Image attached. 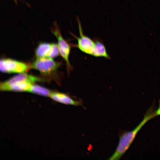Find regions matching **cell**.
Here are the masks:
<instances>
[{"label":"cell","mask_w":160,"mask_h":160,"mask_svg":"<svg viewBox=\"0 0 160 160\" xmlns=\"http://www.w3.org/2000/svg\"><path fill=\"white\" fill-rule=\"evenodd\" d=\"M60 54L59 47L57 44H51V48L47 57L52 58L58 56Z\"/></svg>","instance_id":"obj_11"},{"label":"cell","mask_w":160,"mask_h":160,"mask_svg":"<svg viewBox=\"0 0 160 160\" xmlns=\"http://www.w3.org/2000/svg\"><path fill=\"white\" fill-rule=\"evenodd\" d=\"M77 21L79 33V36L77 39L78 47L84 53L92 55L95 41L84 34L80 21L78 19Z\"/></svg>","instance_id":"obj_6"},{"label":"cell","mask_w":160,"mask_h":160,"mask_svg":"<svg viewBox=\"0 0 160 160\" xmlns=\"http://www.w3.org/2000/svg\"><path fill=\"white\" fill-rule=\"evenodd\" d=\"M49 97L55 101L65 105L75 106L83 105L81 100L73 99L68 95L62 92H52Z\"/></svg>","instance_id":"obj_7"},{"label":"cell","mask_w":160,"mask_h":160,"mask_svg":"<svg viewBox=\"0 0 160 160\" xmlns=\"http://www.w3.org/2000/svg\"><path fill=\"white\" fill-rule=\"evenodd\" d=\"M52 91L44 87L37 84H33L28 92L42 96L49 97Z\"/></svg>","instance_id":"obj_10"},{"label":"cell","mask_w":160,"mask_h":160,"mask_svg":"<svg viewBox=\"0 0 160 160\" xmlns=\"http://www.w3.org/2000/svg\"><path fill=\"white\" fill-rule=\"evenodd\" d=\"M159 105L156 111V116L160 115V100H158Z\"/></svg>","instance_id":"obj_12"},{"label":"cell","mask_w":160,"mask_h":160,"mask_svg":"<svg viewBox=\"0 0 160 160\" xmlns=\"http://www.w3.org/2000/svg\"><path fill=\"white\" fill-rule=\"evenodd\" d=\"M92 55L97 57H103L107 59L110 58L104 44L102 42L98 41H95V45Z\"/></svg>","instance_id":"obj_8"},{"label":"cell","mask_w":160,"mask_h":160,"mask_svg":"<svg viewBox=\"0 0 160 160\" xmlns=\"http://www.w3.org/2000/svg\"><path fill=\"white\" fill-rule=\"evenodd\" d=\"M41 80L38 77L31 75L20 73L1 82L0 90L1 91L28 92L33 84Z\"/></svg>","instance_id":"obj_2"},{"label":"cell","mask_w":160,"mask_h":160,"mask_svg":"<svg viewBox=\"0 0 160 160\" xmlns=\"http://www.w3.org/2000/svg\"><path fill=\"white\" fill-rule=\"evenodd\" d=\"M156 110L154 101L146 111L143 119L139 124L132 130L124 132L120 135L119 142L116 149L108 159L117 160L121 158L129 149L142 128L149 120L157 116Z\"/></svg>","instance_id":"obj_1"},{"label":"cell","mask_w":160,"mask_h":160,"mask_svg":"<svg viewBox=\"0 0 160 160\" xmlns=\"http://www.w3.org/2000/svg\"><path fill=\"white\" fill-rule=\"evenodd\" d=\"M60 63L48 57L37 58L32 63L31 67L44 75L49 74L56 71Z\"/></svg>","instance_id":"obj_3"},{"label":"cell","mask_w":160,"mask_h":160,"mask_svg":"<svg viewBox=\"0 0 160 160\" xmlns=\"http://www.w3.org/2000/svg\"><path fill=\"white\" fill-rule=\"evenodd\" d=\"M30 67L21 62L10 58L0 60V70L7 73H23L27 71Z\"/></svg>","instance_id":"obj_4"},{"label":"cell","mask_w":160,"mask_h":160,"mask_svg":"<svg viewBox=\"0 0 160 160\" xmlns=\"http://www.w3.org/2000/svg\"><path fill=\"white\" fill-rule=\"evenodd\" d=\"M53 24L54 27L51 29V32L57 39L60 54L66 62L67 68L69 69L71 68L69 61L71 47L63 37L57 23L55 22Z\"/></svg>","instance_id":"obj_5"},{"label":"cell","mask_w":160,"mask_h":160,"mask_svg":"<svg viewBox=\"0 0 160 160\" xmlns=\"http://www.w3.org/2000/svg\"><path fill=\"white\" fill-rule=\"evenodd\" d=\"M51 48V44L42 42L39 44L36 51V55L37 58L47 57Z\"/></svg>","instance_id":"obj_9"}]
</instances>
